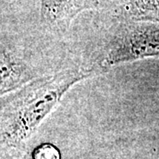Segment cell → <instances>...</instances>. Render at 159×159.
I'll use <instances>...</instances> for the list:
<instances>
[{
    "label": "cell",
    "mask_w": 159,
    "mask_h": 159,
    "mask_svg": "<svg viewBox=\"0 0 159 159\" xmlns=\"http://www.w3.org/2000/svg\"><path fill=\"white\" fill-rule=\"evenodd\" d=\"M92 70L68 69L34 79L1 98L0 135L2 148H20L37 130L76 83L87 79Z\"/></svg>",
    "instance_id": "obj_1"
},
{
    "label": "cell",
    "mask_w": 159,
    "mask_h": 159,
    "mask_svg": "<svg viewBox=\"0 0 159 159\" xmlns=\"http://www.w3.org/2000/svg\"><path fill=\"white\" fill-rule=\"evenodd\" d=\"M147 57H159V23L120 20L105 45L102 68Z\"/></svg>",
    "instance_id": "obj_2"
},
{
    "label": "cell",
    "mask_w": 159,
    "mask_h": 159,
    "mask_svg": "<svg viewBox=\"0 0 159 159\" xmlns=\"http://www.w3.org/2000/svg\"><path fill=\"white\" fill-rule=\"evenodd\" d=\"M99 5V0H41V20L52 31L64 33L79 13Z\"/></svg>",
    "instance_id": "obj_3"
},
{
    "label": "cell",
    "mask_w": 159,
    "mask_h": 159,
    "mask_svg": "<svg viewBox=\"0 0 159 159\" xmlns=\"http://www.w3.org/2000/svg\"><path fill=\"white\" fill-rule=\"evenodd\" d=\"M0 75L1 96L17 90L36 77L34 69L3 45L1 46Z\"/></svg>",
    "instance_id": "obj_4"
},
{
    "label": "cell",
    "mask_w": 159,
    "mask_h": 159,
    "mask_svg": "<svg viewBox=\"0 0 159 159\" xmlns=\"http://www.w3.org/2000/svg\"><path fill=\"white\" fill-rule=\"evenodd\" d=\"M118 17L125 20L159 23V0H125Z\"/></svg>",
    "instance_id": "obj_5"
},
{
    "label": "cell",
    "mask_w": 159,
    "mask_h": 159,
    "mask_svg": "<svg viewBox=\"0 0 159 159\" xmlns=\"http://www.w3.org/2000/svg\"><path fill=\"white\" fill-rule=\"evenodd\" d=\"M33 159H61L58 148L51 143H43L34 148Z\"/></svg>",
    "instance_id": "obj_6"
}]
</instances>
